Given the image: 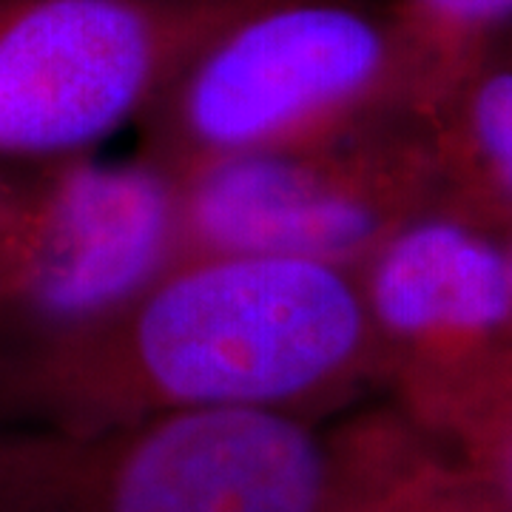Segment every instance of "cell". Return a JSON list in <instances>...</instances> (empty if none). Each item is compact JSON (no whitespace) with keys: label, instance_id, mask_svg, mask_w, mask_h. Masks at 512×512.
Here are the masks:
<instances>
[{"label":"cell","instance_id":"cell-3","mask_svg":"<svg viewBox=\"0 0 512 512\" xmlns=\"http://www.w3.org/2000/svg\"><path fill=\"white\" fill-rule=\"evenodd\" d=\"M328 495V427L293 413L0 424V512H325Z\"/></svg>","mask_w":512,"mask_h":512},{"label":"cell","instance_id":"cell-4","mask_svg":"<svg viewBox=\"0 0 512 512\" xmlns=\"http://www.w3.org/2000/svg\"><path fill=\"white\" fill-rule=\"evenodd\" d=\"M188 254L276 256L356 274L441 194L433 143L402 120L177 171Z\"/></svg>","mask_w":512,"mask_h":512},{"label":"cell","instance_id":"cell-1","mask_svg":"<svg viewBox=\"0 0 512 512\" xmlns=\"http://www.w3.org/2000/svg\"><path fill=\"white\" fill-rule=\"evenodd\" d=\"M373 379L356 274L185 254L97 322L0 339V424L94 427L191 410L319 421Z\"/></svg>","mask_w":512,"mask_h":512},{"label":"cell","instance_id":"cell-9","mask_svg":"<svg viewBox=\"0 0 512 512\" xmlns=\"http://www.w3.org/2000/svg\"><path fill=\"white\" fill-rule=\"evenodd\" d=\"M430 117L441 123V134L430 140L439 185L450 183L458 194L447 205L476 220L487 211H510L512 55L484 52L441 97Z\"/></svg>","mask_w":512,"mask_h":512},{"label":"cell","instance_id":"cell-8","mask_svg":"<svg viewBox=\"0 0 512 512\" xmlns=\"http://www.w3.org/2000/svg\"><path fill=\"white\" fill-rule=\"evenodd\" d=\"M328 441L325 512H512V498L404 416H353Z\"/></svg>","mask_w":512,"mask_h":512},{"label":"cell","instance_id":"cell-10","mask_svg":"<svg viewBox=\"0 0 512 512\" xmlns=\"http://www.w3.org/2000/svg\"><path fill=\"white\" fill-rule=\"evenodd\" d=\"M393 9L416 57L427 117L512 23V0H399Z\"/></svg>","mask_w":512,"mask_h":512},{"label":"cell","instance_id":"cell-5","mask_svg":"<svg viewBox=\"0 0 512 512\" xmlns=\"http://www.w3.org/2000/svg\"><path fill=\"white\" fill-rule=\"evenodd\" d=\"M242 0H0V165L92 154L143 123Z\"/></svg>","mask_w":512,"mask_h":512},{"label":"cell","instance_id":"cell-2","mask_svg":"<svg viewBox=\"0 0 512 512\" xmlns=\"http://www.w3.org/2000/svg\"><path fill=\"white\" fill-rule=\"evenodd\" d=\"M424 114L396 9L242 0L185 57L140 123L168 168L328 140Z\"/></svg>","mask_w":512,"mask_h":512},{"label":"cell","instance_id":"cell-13","mask_svg":"<svg viewBox=\"0 0 512 512\" xmlns=\"http://www.w3.org/2000/svg\"><path fill=\"white\" fill-rule=\"evenodd\" d=\"M510 268H512V251H510ZM510 376H512V370H510Z\"/></svg>","mask_w":512,"mask_h":512},{"label":"cell","instance_id":"cell-12","mask_svg":"<svg viewBox=\"0 0 512 512\" xmlns=\"http://www.w3.org/2000/svg\"><path fill=\"white\" fill-rule=\"evenodd\" d=\"M20 171L23 168H6V165H0V222L9 217L12 205L18 200Z\"/></svg>","mask_w":512,"mask_h":512},{"label":"cell","instance_id":"cell-11","mask_svg":"<svg viewBox=\"0 0 512 512\" xmlns=\"http://www.w3.org/2000/svg\"><path fill=\"white\" fill-rule=\"evenodd\" d=\"M436 441L498 493L512 498V376Z\"/></svg>","mask_w":512,"mask_h":512},{"label":"cell","instance_id":"cell-7","mask_svg":"<svg viewBox=\"0 0 512 512\" xmlns=\"http://www.w3.org/2000/svg\"><path fill=\"white\" fill-rule=\"evenodd\" d=\"M376 379L441 439L512 367L510 251L476 217L430 205L356 271Z\"/></svg>","mask_w":512,"mask_h":512},{"label":"cell","instance_id":"cell-6","mask_svg":"<svg viewBox=\"0 0 512 512\" xmlns=\"http://www.w3.org/2000/svg\"><path fill=\"white\" fill-rule=\"evenodd\" d=\"M185 254L177 171L146 151L23 168L0 222V339L97 322Z\"/></svg>","mask_w":512,"mask_h":512}]
</instances>
